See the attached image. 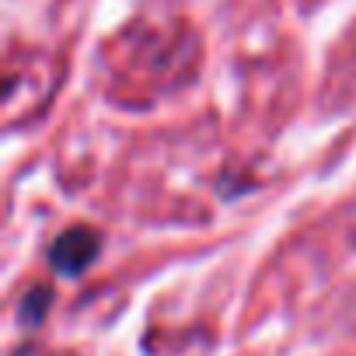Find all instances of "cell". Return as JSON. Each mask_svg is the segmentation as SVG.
I'll return each instance as SVG.
<instances>
[{
  "mask_svg": "<svg viewBox=\"0 0 356 356\" xmlns=\"http://www.w3.org/2000/svg\"><path fill=\"white\" fill-rule=\"evenodd\" d=\"M95 255H98V234H95V231H84V227L67 231V234L53 245V266H56L63 276L81 273Z\"/></svg>",
  "mask_w": 356,
  "mask_h": 356,
  "instance_id": "cell-1",
  "label": "cell"
}]
</instances>
